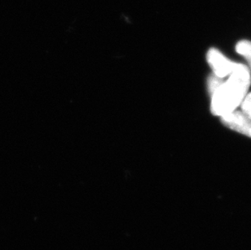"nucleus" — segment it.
Returning a JSON list of instances; mask_svg holds the SVG:
<instances>
[{"mask_svg":"<svg viewBox=\"0 0 251 250\" xmlns=\"http://www.w3.org/2000/svg\"><path fill=\"white\" fill-rule=\"evenodd\" d=\"M224 82H225L224 78L219 77L214 74L209 76L208 80H207V89H208L209 95H211V97L215 94L216 90L223 85Z\"/></svg>","mask_w":251,"mask_h":250,"instance_id":"5","label":"nucleus"},{"mask_svg":"<svg viewBox=\"0 0 251 250\" xmlns=\"http://www.w3.org/2000/svg\"><path fill=\"white\" fill-rule=\"evenodd\" d=\"M221 119L226 127L251 138V119L242 111H232L221 116Z\"/></svg>","mask_w":251,"mask_h":250,"instance_id":"3","label":"nucleus"},{"mask_svg":"<svg viewBox=\"0 0 251 250\" xmlns=\"http://www.w3.org/2000/svg\"><path fill=\"white\" fill-rule=\"evenodd\" d=\"M242 111L251 119V93H248L241 104Z\"/></svg>","mask_w":251,"mask_h":250,"instance_id":"6","label":"nucleus"},{"mask_svg":"<svg viewBox=\"0 0 251 250\" xmlns=\"http://www.w3.org/2000/svg\"><path fill=\"white\" fill-rule=\"evenodd\" d=\"M235 49L237 54H239L247 59L251 74V42L248 40L240 41L236 45Z\"/></svg>","mask_w":251,"mask_h":250,"instance_id":"4","label":"nucleus"},{"mask_svg":"<svg viewBox=\"0 0 251 250\" xmlns=\"http://www.w3.org/2000/svg\"><path fill=\"white\" fill-rule=\"evenodd\" d=\"M206 59L213 71V74L224 79L226 76H229L237 64V63L231 61L220 50L215 48H211L208 50L206 54Z\"/></svg>","mask_w":251,"mask_h":250,"instance_id":"2","label":"nucleus"},{"mask_svg":"<svg viewBox=\"0 0 251 250\" xmlns=\"http://www.w3.org/2000/svg\"><path fill=\"white\" fill-rule=\"evenodd\" d=\"M251 84L249 68L237 63L228 79L211 96V113L221 117L236 111L248 94Z\"/></svg>","mask_w":251,"mask_h":250,"instance_id":"1","label":"nucleus"}]
</instances>
